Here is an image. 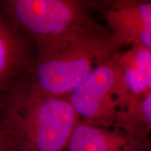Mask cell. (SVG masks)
I'll return each mask as SVG.
<instances>
[{"label": "cell", "instance_id": "cell-4", "mask_svg": "<svg viewBox=\"0 0 151 151\" xmlns=\"http://www.w3.org/2000/svg\"><path fill=\"white\" fill-rule=\"evenodd\" d=\"M120 52L97 66L65 96L79 121L111 129L118 112V63Z\"/></svg>", "mask_w": 151, "mask_h": 151}, {"label": "cell", "instance_id": "cell-9", "mask_svg": "<svg viewBox=\"0 0 151 151\" xmlns=\"http://www.w3.org/2000/svg\"><path fill=\"white\" fill-rule=\"evenodd\" d=\"M115 128L135 138L151 140V91L118 111Z\"/></svg>", "mask_w": 151, "mask_h": 151}, {"label": "cell", "instance_id": "cell-8", "mask_svg": "<svg viewBox=\"0 0 151 151\" xmlns=\"http://www.w3.org/2000/svg\"><path fill=\"white\" fill-rule=\"evenodd\" d=\"M107 27L131 43L151 48V1L113 2L105 14Z\"/></svg>", "mask_w": 151, "mask_h": 151}, {"label": "cell", "instance_id": "cell-2", "mask_svg": "<svg viewBox=\"0 0 151 151\" xmlns=\"http://www.w3.org/2000/svg\"><path fill=\"white\" fill-rule=\"evenodd\" d=\"M78 122L67 98L44 93L29 79L0 104V127L20 151H65Z\"/></svg>", "mask_w": 151, "mask_h": 151}, {"label": "cell", "instance_id": "cell-6", "mask_svg": "<svg viewBox=\"0 0 151 151\" xmlns=\"http://www.w3.org/2000/svg\"><path fill=\"white\" fill-rule=\"evenodd\" d=\"M118 78L119 111L151 91V48L132 43L127 50L120 52Z\"/></svg>", "mask_w": 151, "mask_h": 151}, {"label": "cell", "instance_id": "cell-7", "mask_svg": "<svg viewBox=\"0 0 151 151\" xmlns=\"http://www.w3.org/2000/svg\"><path fill=\"white\" fill-rule=\"evenodd\" d=\"M65 151H151V140L135 138L117 128L79 121Z\"/></svg>", "mask_w": 151, "mask_h": 151}, {"label": "cell", "instance_id": "cell-10", "mask_svg": "<svg viewBox=\"0 0 151 151\" xmlns=\"http://www.w3.org/2000/svg\"><path fill=\"white\" fill-rule=\"evenodd\" d=\"M0 151H20L13 139L0 127Z\"/></svg>", "mask_w": 151, "mask_h": 151}, {"label": "cell", "instance_id": "cell-3", "mask_svg": "<svg viewBox=\"0 0 151 151\" xmlns=\"http://www.w3.org/2000/svg\"><path fill=\"white\" fill-rule=\"evenodd\" d=\"M4 19L34 43L65 35L94 20L72 0H2Z\"/></svg>", "mask_w": 151, "mask_h": 151}, {"label": "cell", "instance_id": "cell-1", "mask_svg": "<svg viewBox=\"0 0 151 151\" xmlns=\"http://www.w3.org/2000/svg\"><path fill=\"white\" fill-rule=\"evenodd\" d=\"M35 45L29 83L46 94L65 97L97 66L131 43L93 20Z\"/></svg>", "mask_w": 151, "mask_h": 151}, {"label": "cell", "instance_id": "cell-5", "mask_svg": "<svg viewBox=\"0 0 151 151\" xmlns=\"http://www.w3.org/2000/svg\"><path fill=\"white\" fill-rule=\"evenodd\" d=\"M32 42L0 14V104L29 79L35 57Z\"/></svg>", "mask_w": 151, "mask_h": 151}]
</instances>
